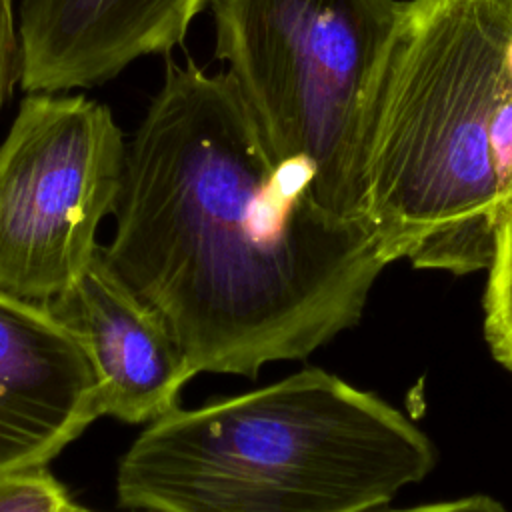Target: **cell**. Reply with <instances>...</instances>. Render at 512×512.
Wrapping results in <instances>:
<instances>
[{
  "label": "cell",
  "mask_w": 512,
  "mask_h": 512,
  "mask_svg": "<svg viewBox=\"0 0 512 512\" xmlns=\"http://www.w3.org/2000/svg\"><path fill=\"white\" fill-rule=\"evenodd\" d=\"M484 290V336L498 364L512 374V196L500 214Z\"/></svg>",
  "instance_id": "cell-9"
},
{
  "label": "cell",
  "mask_w": 512,
  "mask_h": 512,
  "mask_svg": "<svg viewBox=\"0 0 512 512\" xmlns=\"http://www.w3.org/2000/svg\"><path fill=\"white\" fill-rule=\"evenodd\" d=\"M102 246L190 366L256 378L352 328L390 264L366 220L324 212L278 164L226 72L168 62L126 146Z\"/></svg>",
  "instance_id": "cell-1"
},
{
  "label": "cell",
  "mask_w": 512,
  "mask_h": 512,
  "mask_svg": "<svg viewBox=\"0 0 512 512\" xmlns=\"http://www.w3.org/2000/svg\"><path fill=\"white\" fill-rule=\"evenodd\" d=\"M126 146L108 106L82 94L30 92L0 142V292L46 304L100 246Z\"/></svg>",
  "instance_id": "cell-5"
},
{
  "label": "cell",
  "mask_w": 512,
  "mask_h": 512,
  "mask_svg": "<svg viewBox=\"0 0 512 512\" xmlns=\"http://www.w3.org/2000/svg\"><path fill=\"white\" fill-rule=\"evenodd\" d=\"M70 502L46 466L0 474V512H62Z\"/></svg>",
  "instance_id": "cell-10"
},
{
  "label": "cell",
  "mask_w": 512,
  "mask_h": 512,
  "mask_svg": "<svg viewBox=\"0 0 512 512\" xmlns=\"http://www.w3.org/2000/svg\"><path fill=\"white\" fill-rule=\"evenodd\" d=\"M62 512H92V510H86V508H80V506H76L74 502H70Z\"/></svg>",
  "instance_id": "cell-13"
},
{
  "label": "cell",
  "mask_w": 512,
  "mask_h": 512,
  "mask_svg": "<svg viewBox=\"0 0 512 512\" xmlns=\"http://www.w3.org/2000/svg\"><path fill=\"white\" fill-rule=\"evenodd\" d=\"M98 416L82 340L42 304L0 292V474L46 466Z\"/></svg>",
  "instance_id": "cell-6"
},
{
  "label": "cell",
  "mask_w": 512,
  "mask_h": 512,
  "mask_svg": "<svg viewBox=\"0 0 512 512\" xmlns=\"http://www.w3.org/2000/svg\"><path fill=\"white\" fill-rule=\"evenodd\" d=\"M436 462L398 408L322 368L150 422L118 464L140 512H374Z\"/></svg>",
  "instance_id": "cell-3"
},
{
  "label": "cell",
  "mask_w": 512,
  "mask_h": 512,
  "mask_svg": "<svg viewBox=\"0 0 512 512\" xmlns=\"http://www.w3.org/2000/svg\"><path fill=\"white\" fill-rule=\"evenodd\" d=\"M210 0H22L20 86L68 92L100 86L142 56L180 46Z\"/></svg>",
  "instance_id": "cell-8"
},
{
  "label": "cell",
  "mask_w": 512,
  "mask_h": 512,
  "mask_svg": "<svg viewBox=\"0 0 512 512\" xmlns=\"http://www.w3.org/2000/svg\"><path fill=\"white\" fill-rule=\"evenodd\" d=\"M20 84V36L14 0H0V112Z\"/></svg>",
  "instance_id": "cell-11"
},
{
  "label": "cell",
  "mask_w": 512,
  "mask_h": 512,
  "mask_svg": "<svg viewBox=\"0 0 512 512\" xmlns=\"http://www.w3.org/2000/svg\"><path fill=\"white\" fill-rule=\"evenodd\" d=\"M374 512H508L502 502L486 494H472L454 500H440L410 508H396V510H374Z\"/></svg>",
  "instance_id": "cell-12"
},
{
  "label": "cell",
  "mask_w": 512,
  "mask_h": 512,
  "mask_svg": "<svg viewBox=\"0 0 512 512\" xmlns=\"http://www.w3.org/2000/svg\"><path fill=\"white\" fill-rule=\"evenodd\" d=\"M42 306L82 340L106 416L154 422L176 408L180 390L196 376L160 314L112 270L102 246L78 278Z\"/></svg>",
  "instance_id": "cell-7"
},
{
  "label": "cell",
  "mask_w": 512,
  "mask_h": 512,
  "mask_svg": "<svg viewBox=\"0 0 512 512\" xmlns=\"http://www.w3.org/2000/svg\"><path fill=\"white\" fill-rule=\"evenodd\" d=\"M400 0H210L214 56L274 162L328 214L364 220L362 112Z\"/></svg>",
  "instance_id": "cell-4"
},
{
  "label": "cell",
  "mask_w": 512,
  "mask_h": 512,
  "mask_svg": "<svg viewBox=\"0 0 512 512\" xmlns=\"http://www.w3.org/2000/svg\"><path fill=\"white\" fill-rule=\"evenodd\" d=\"M364 220L386 260L488 268L512 196V0H408L360 124Z\"/></svg>",
  "instance_id": "cell-2"
}]
</instances>
